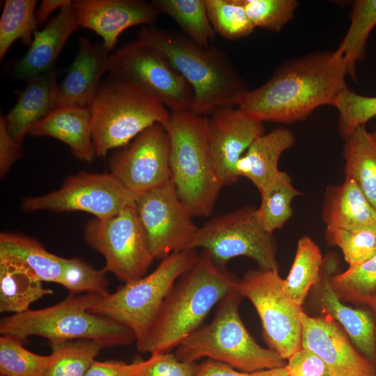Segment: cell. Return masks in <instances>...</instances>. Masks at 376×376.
<instances>
[{
    "label": "cell",
    "instance_id": "1",
    "mask_svg": "<svg viewBox=\"0 0 376 376\" xmlns=\"http://www.w3.org/2000/svg\"><path fill=\"white\" fill-rule=\"evenodd\" d=\"M347 68L335 51L318 52L281 66L264 84L248 90L236 107L261 121L292 123L315 109L331 105L347 88Z\"/></svg>",
    "mask_w": 376,
    "mask_h": 376
},
{
    "label": "cell",
    "instance_id": "2",
    "mask_svg": "<svg viewBox=\"0 0 376 376\" xmlns=\"http://www.w3.org/2000/svg\"><path fill=\"white\" fill-rule=\"evenodd\" d=\"M239 280L202 250L196 263L171 288L139 352L162 354L176 348Z\"/></svg>",
    "mask_w": 376,
    "mask_h": 376
},
{
    "label": "cell",
    "instance_id": "3",
    "mask_svg": "<svg viewBox=\"0 0 376 376\" xmlns=\"http://www.w3.org/2000/svg\"><path fill=\"white\" fill-rule=\"evenodd\" d=\"M137 38L159 49L188 82L194 113L206 116L219 107H236L249 90L226 54L217 47L200 46L187 36L154 25L142 26Z\"/></svg>",
    "mask_w": 376,
    "mask_h": 376
},
{
    "label": "cell",
    "instance_id": "4",
    "mask_svg": "<svg viewBox=\"0 0 376 376\" xmlns=\"http://www.w3.org/2000/svg\"><path fill=\"white\" fill-rule=\"evenodd\" d=\"M163 126L169 138L171 180L180 199L193 217L210 215L224 185L212 155L208 118L171 111Z\"/></svg>",
    "mask_w": 376,
    "mask_h": 376
},
{
    "label": "cell",
    "instance_id": "5",
    "mask_svg": "<svg viewBox=\"0 0 376 376\" xmlns=\"http://www.w3.org/2000/svg\"><path fill=\"white\" fill-rule=\"evenodd\" d=\"M92 293L70 295L41 309L3 317L0 334L22 342L30 336H40L49 342L91 339L104 347L128 345L136 341L127 327L105 316L90 311L102 299Z\"/></svg>",
    "mask_w": 376,
    "mask_h": 376
},
{
    "label": "cell",
    "instance_id": "6",
    "mask_svg": "<svg viewBox=\"0 0 376 376\" xmlns=\"http://www.w3.org/2000/svg\"><path fill=\"white\" fill-rule=\"evenodd\" d=\"M243 298L237 286L231 290L218 304L211 322L187 337L176 347L175 357L186 362L206 357L247 373L286 366L278 353L260 346L246 329L239 310Z\"/></svg>",
    "mask_w": 376,
    "mask_h": 376
},
{
    "label": "cell",
    "instance_id": "7",
    "mask_svg": "<svg viewBox=\"0 0 376 376\" xmlns=\"http://www.w3.org/2000/svg\"><path fill=\"white\" fill-rule=\"evenodd\" d=\"M89 108L92 139L98 157L125 146L155 124L164 125L171 113L140 85L111 74L102 79Z\"/></svg>",
    "mask_w": 376,
    "mask_h": 376
},
{
    "label": "cell",
    "instance_id": "8",
    "mask_svg": "<svg viewBox=\"0 0 376 376\" xmlns=\"http://www.w3.org/2000/svg\"><path fill=\"white\" fill-rule=\"evenodd\" d=\"M196 249H183L162 259L148 275L120 285L102 297L91 312L130 329L137 349L143 343L159 310L176 281L197 261Z\"/></svg>",
    "mask_w": 376,
    "mask_h": 376
},
{
    "label": "cell",
    "instance_id": "9",
    "mask_svg": "<svg viewBox=\"0 0 376 376\" xmlns=\"http://www.w3.org/2000/svg\"><path fill=\"white\" fill-rule=\"evenodd\" d=\"M256 210L247 205L210 219L198 227L185 249H201L221 267L232 258L244 256L260 269L279 271L273 234L260 226Z\"/></svg>",
    "mask_w": 376,
    "mask_h": 376
},
{
    "label": "cell",
    "instance_id": "10",
    "mask_svg": "<svg viewBox=\"0 0 376 376\" xmlns=\"http://www.w3.org/2000/svg\"><path fill=\"white\" fill-rule=\"evenodd\" d=\"M84 238L105 259L102 270L126 283L144 276L155 258L139 219L135 202L111 217L89 220Z\"/></svg>",
    "mask_w": 376,
    "mask_h": 376
},
{
    "label": "cell",
    "instance_id": "11",
    "mask_svg": "<svg viewBox=\"0 0 376 376\" xmlns=\"http://www.w3.org/2000/svg\"><path fill=\"white\" fill-rule=\"evenodd\" d=\"M278 270H249L237 285L260 319L269 348L288 360L301 348V306L285 293Z\"/></svg>",
    "mask_w": 376,
    "mask_h": 376
},
{
    "label": "cell",
    "instance_id": "12",
    "mask_svg": "<svg viewBox=\"0 0 376 376\" xmlns=\"http://www.w3.org/2000/svg\"><path fill=\"white\" fill-rule=\"evenodd\" d=\"M108 72L138 84L171 111L191 110L190 85L159 49L141 39L109 54Z\"/></svg>",
    "mask_w": 376,
    "mask_h": 376
},
{
    "label": "cell",
    "instance_id": "13",
    "mask_svg": "<svg viewBox=\"0 0 376 376\" xmlns=\"http://www.w3.org/2000/svg\"><path fill=\"white\" fill-rule=\"evenodd\" d=\"M135 201L136 197L111 173L80 171L66 178L57 190L24 199L22 208L28 212L82 211L104 219Z\"/></svg>",
    "mask_w": 376,
    "mask_h": 376
},
{
    "label": "cell",
    "instance_id": "14",
    "mask_svg": "<svg viewBox=\"0 0 376 376\" xmlns=\"http://www.w3.org/2000/svg\"><path fill=\"white\" fill-rule=\"evenodd\" d=\"M135 207L155 260L185 249L198 228L171 180L136 197Z\"/></svg>",
    "mask_w": 376,
    "mask_h": 376
},
{
    "label": "cell",
    "instance_id": "15",
    "mask_svg": "<svg viewBox=\"0 0 376 376\" xmlns=\"http://www.w3.org/2000/svg\"><path fill=\"white\" fill-rule=\"evenodd\" d=\"M170 143L161 124H155L109 159L110 173L136 198L171 180Z\"/></svg>",
    "mask_w": 376,
    "mask_h": 376
},
{
    "label": "cell",
    "instance_id": "16",
    "mask_svg": "<svg viewBox=\"0 0 376 376\" xmlns=\"http://www.w3.org/2000/svg\"><path fill=\"white\" fill-rule=\"evenodd\" d=\"M209 119L212 155L224 186L240 178L236 166L253 142L265 134L264 122L237 107L215 109Z\"/></svg>",
    "mask_w": 376,
    "mask_h": 376
},
{
    "label": "cell",
    "instance_id": "17",
    "mask_svg": "<svg viewBox=\"0 0 376 376\" xmlns=\"http://www.w3.org/2000/svg\"><path fill=\"white\" fill-rule=\"evenodd\" d=\"M301 348L318 355L334 376H376V367L331 318L301 314Z\"/></svg>",
    "mask_w": 376,
    "mask_h": 376
},
{
    "label": "cell",
    "instance_id": "18",
    "mask_svg": "<svg viewBox=\"0 0 376 376\" xmlns=\"http://www.w3.org/2000/svg\"><path fill=\"white\" fill-rule=\"evenodd\" d=\"M72 6L79 26L99 35L109 52L125 30L152 26L160 13L152 2L143 0H74Z\"/></svg>",
    "mask_w": 376,
    "mask_h": 376
},
{
    "label": "cell",
    "instance_id": "19",
    "mask_svg": "<svg viewBox=\"0 0 376 376\" xmlns=\"http://www.w3.org/2000/svg\"><path fill=\"white\" fill-rule=\"evenodd\" d=\"M338 260L334 253L327 255L318 281L312 288L313 300L321 312L338 322L359 351L376 367V323L372 312L346 306L330 285Z\"/></svg>",
    "mask_w": 376,
    "mask_h": 376
},
{
    "label": "cell",
    "instance_id": "20",
    "mask_svg": "<svg viewBox=\"0 0 376 376\" xmlns=\"http://www.w3.org/2000/svg\"><path fill=\"white\" fill-rule=\"evenodd\" d=\"M109 52L102 43L79 38L77 55L58 86L56 107H89L103 76L108 72Z\"/></svg>",
    "mask_w": 376,
    "mask_h": 376
},
{
    "label": "cell",
    "instance_id": "21",
    "mask_svg": "<svg viewBox=\"0 0 376 376\" xmlns=\"http://www.w3.org/2000/svg\"><path fill=\"white\" fill-rule=\"evenodd\" d=\"M72 2L59 10L41 31H36L29 48L13 68L12 75L29 81L54 69L56 61L71 35L79 27Z\"/></svg>",
    "mask_w": 376,
    "mask_h": 376
},
{
    "label": "cell",
    "instance_id": "22",
    "mask_svg": "<svg viewBox=\"0 0 376 376\" xmlns=\"http://www.w3.org/2000/svg\"><path fill=\"white\" fill-rule=\"evenodd\" d=\"M322 219L326 228L376 232V209L350 178L326 188Z\"/></svg>",
    "mask_w": 376,
    "mask_h": 376
},
{
    "label": "cell",
    "instance_id": "23",
    "mask_svg": "<svg viewBox=\"0 0 376 376\" xmlns=\"http://www.w3.org/2000/svg\"><path fill=\"white\" fill-rule=\"evenodd\" d=\"M35 136H49L66 144L78 160L94 159L92 120L89 107L69 106L54 109L30 130Z\"/></svg>",
    "mask_w": 376,
    "mask_h": 376
},
{
    "label": "cell",
    "instance_id": "24",
    "mask_svg": "<svg viewBox=\"0 0 376 376\" xmlns=\"http://www.w3.org/2000/svg\"><path fill=\"white\" fill-rule=\"evenodd\" d=\"M58 84L55 70L27 81L15 106L3 116L11 137L22 143L31 128L56 107Z\"/></svg>",
    "mask_w": 376,
    "mask_h": 376
},
{
    "label": "cell",
    "instance_id": "25",
    "mask_svg": "<svg viewBox=\"0 0 376 376\" xmlns=\"http://www.w3.org/2000/svg\"><path fill=\"white\" fill-rule=\"evenodd\" d=\"M294 134L279 127L257 138L238 161L237 174L246 178L258 189L264 190L280 170L279 161L283 152L295 143Z\"/></svg>",
    "mask_w": 376,
    "mask_h": 376
},
{
    "label": "cell",
    "instance_id": "26",
    "mask_svg": "<svg viewBox=\"0 0 376 376\" xmlns=\"http://www.w3.org/2000/svg\"><path fill=\"white\" fill-rule=\"evenodd\" d=\"M63 258L49 252L37 240L11 233L0 234V262L22 268L42 282L58 283Z\"/></svg>",
    "mask_w": 376,
    "mask_h": 376
},
{
    "label": "cell",
    "instance_id": "27",
    "mask_svg": "<svg viewBox=\"0 0 376 376\" xmlns=\"http://www.w3.org/2000/svg\"><path fill=\"white\" fill-rule=\"evenodd\" d=\"M343 155L345 178L354 180L376 209V139L366 126L345 139Z\"/></svg>",
    "mask_w": 376,
    "mask_h": 376
},
{
    "label": "cell",
    "instance_id": "28",
    "mask_svg": "<svg viewBox=\"0 0 376 376\" xmlns=\"http://www.w3.org/2000/svg\"><path fill=\"white\" fill-rule=\"evenodd\" d=\"M54 291L45 288L42 281L27 271L0 262V312L19 314Z\"/></svg>",
    "mask_w": 376,
    "mask_h": 376
},
{
    "label": "cell",
    "instance_id": "29",
    "mask_svg": "<svg viewBox=\"0 0 376 376\" xmlns=\"http://www.w3.org/2000/svg\"><path fill=\"white\" fill-rule=\"evenodd\" d=\"M323 260L320 247L310 237L299 238L291 269L283 283L284 291L295 304L301 306L318 281Z\"/></svg>",
    "mask_w": 376,
    "mask_h": 376
},
{
    "label": "cell",
    "instance_id": "30",
    "mask_svg": "<svg viewBox=\"0 0 376 376\" xmlns=\"http://www.w3.org/2000/svg\"><path fill=\"white\" fill-rule=\"evenodd\" d=\"M261 201L256 217L263 228L269 233L283 228L292 215V201L301 193L292 182L285 171H280L261 192Z\"/></svg>",
    "mask_w": 376,
    "mask_h": 376
},
{
    "label": "cell",
    "instance_id": "31",
    "mask_svg": "<svg viewBox=\"0 0 376 376\" xmlns=\"http://www.w3.org/2000/svg\"><path fill=\"white\" fill-rule=\"evenodd\" d=\"M376 26V0L354 3L349 29L335 52L345 62L348 75L356 79V63L366 57L367 40Z\"/></svg>",
    "mask_w": 376,
    "mask_h": 376
},
{
    "label": "cell",
    "instance_id": "32",
    "mask_svg": "<svg viewBox=\"0 0 376 376\" xmlns=\"http://www.w3.org/2000/svg\"><path fill=\"white\" fill-rule=\"evenodd\" d=\"M160 13L171 17L187 37L204 47H211L216 32L208 18L205 0H153Z\"/></svg>",
    "mask_w": 376,
    "mask_h": 376
},
{
    "label": "cell",
    "instance_id": "33",
    "mask_svg": "<svg viewBox=\"0 0 376 376\" xmlns=\"http://www.w3.org/2000/svg\"><path fill=\"white\" fill-rule=\"evenodd\" d=\"M330 285L343 302L366 305L376 303V255L370 260L330 277Z\"/></svg>",
    "mask_w": 376,
    "mask_h": 376
},
{
    "label": "cell",
    "instance_id": "34",
    "mask_svg": "<svg viewBox=\"0 0 376 376\" xmlns=\"http://www.w3.org/2000/svg\"><path fill=\"white\" fill-rule=\"evenodd\" d=\"M36 0H6L0 19V60L17 40L30 45L38 25Z\"/></svg>",
    "mask_w": 376,
    "mask_h": 376
},
{
    "label": "cell",
    "instance_id": "35",
    "mask_svg": "<svg viewBox=\"0 0 376 376\" xmlns=\"http://www.w3.org/2000/svg\"><path fill=\"white\" fill-rule=\"evenodd\" d=\"M53 361L47 376H84L104 346L91 339L49 342Z\"/></svg>",
    "mask_w": 376,
    "mask_h": 376
},
{
    "label": "cell",
    "instance_id": "36",
    "mask_svg": "<svg viewBox=\"0 0 376 376\" xmlns=\"http://www.w3.org/2000/svg\"><path fill=\"white\" fill-rule=\"evenodd\" d=\"M23 342L8 335L0 337V375L2 376H47L53 361L47 356L35 354Z\"/></svg>",
    "mask_w": 376,
    "mask_h": 376
},
{
    "label": "cell",
    "instance_id": "37",
    "mask_svg": "<svg viewBox=\"0 0 376 376\" xmlns=\"http://www.w3.org/2000/svg\"><path fill=\"white\" fill-rule=\"evenodd\" d=\"M208 18L214 31L234 40L251 34L255 28L240 0H205Z\"/></svg>",
    "mask_w": 376,
    "mask_h": 376
},
{
    "label": "cell",
    "instance_id": "38",
    "mask_svg": "<svg viewBox=\"0 0 376 376\" xmlns=\"http://www.w3.org/2000/svg\"><path fill=\"white\" fill-rule=\"evenodd\" d=\"M102 269H94L79 258H63L62 272L58 284L63 286L70 295L92 293L105 297L109 280Z\"/></svg>",
    "mask_w": 376,
    "mask_h": 376
},
{
    "label": "cell",
    "instance_id": "39",
    "mask_svg": "<svg viewBox=\"0 0 376 376\" xmlns=\"http://www.w3.org/2000/svg\"><path fill=\"white\" fill-rule=\"evenodd\" d=\"M331 106L338 111V132L343 139L376 117V96L361 95L348 87L338 95Z\"/></svg>",
    "mask_w": 376,
    "mask_h": 376
},
{
    "label": "cell",
    "instance_id": "40",
    "mask_svg": "<svg viewBox=\"0 0 376 376\" xmlns=\"http://www.w3.org/2000/svg\"><path fill=\"white\" fill-rule=\"evenodd\" d=\"M324 235L329 244L340 249L349 266L359 265L376 255L375 231L326 228Z\"/></svg>",
    "mask_w": 376,
    "mask_h": 376
},
{
    "label": "cell",
    "instance_id": "41",
    "mask_svg": "<svg viewBox=\"0 0 376 376\" xmlns=\"http://www.w3.org/2000/svg\"><path fill=\"white\" fill-rule=\"evenodd\" d=\"M254 28L279 31L294 16L295 0H240Z\"/></svg>",
    "mask_w": 376,
    "mask_h": 376
},
{
    "label": "cell",
    "instance_id": "42",
    "mask_svg": "<svg viewBox=\"0 0 376 376\" xmlns=\"http://www.w3.org/2000/svg\"><path fill=\"white\" fill-rule=\"evenodd\" d=\"M196 366V362L180 361L171 352L153 354L133 376H194Z\"/></svg>",
    "mask_w": 376,
    "mask_h": 376
},
{
    "label": "cell",
    "instance_id": "43",
    "mask_svg": "<svg viewBox=\"0 0 376 376\" xmlns=\"http://www.w3.org/2000/svg\"><path fill=\"white\" fill-rule=\"evenodd\" d=\"M288 361L289 376H334L326 363L307 349L301 348Z\"/></svg>",
    "mask_w": 376,
    "mask_h": 376
},
{
    "label": "cell",
    "instance_id": "44",
    "mask_svg": "<svg viewBox=\"0 0 376 376\" xmlns=\"http://www.w3.org/2000/svg\"><path fill=\"white\" fill-rule=\"evenodd\" d=\"M147 360L136 358L128 363L121 361L95 360L84 376H133L147 363Z\"/></svg>",
    "mask_w": 376,
    "mask_h": 376
},
{
    "label": "cell",
    "instance_id": "45",
    "mask_svg": "<svg viewBox=\"0 0 376 376\" xmlns=\"http://www.w3.org/2000/svg\"><path fill=\"white\" fill-rule=\"evenodd\" d=\"M22 143L16 141L9 134L3 116H0V177L4 178L11 166L22 155Z\"/></svg>",
    "mask_w": 376,
    "mask_h": 376
},
{
    "label": "cell",
    "instance_id": "46",
    "mask_svg": "<svg viewBox=\"0 0 376 376\" xmlns=\"http://www.w3.org/2000/svg\"><path fill=\"white\" fill-rule=\"evenodd\" d=\"M194 376H250V373L236 370L221 361L207 359L197 363Z\"/></svg>",
    "mask_w": 376,
    "mask_h": 376
},
{
    "label": "cell",
    "instance_id": "47",
    "mask_svg": "<svg viewBox=\"0 0 376 376\" xmlns=\"http://www.w3.org/2000/svg\"><path fill=\"white\" fill-rule=\"evenodd\" d=\"M70 0H43L36 10V18L38 24H44L49 15L56 10L70 3Z\"/></svg>",
    "mask_w": 376,
    "mask_h": 376
},
{
    "label": "cell",
    "instance_id": "48",
    "mask_svg": "<svg viewBox=\"0 0 376 376\" xmlns=\"http://www.w3.org/2000/svg\"><path fill=\"white\" fill-rule=\"evenodd\" d=\"M250 376H289L286 366L262 370L250 373Z\"/></svg>",
    "mask_w": 376,
    "mask_h": 376
},
{
    "label": "cell",
    "instance_id": "49",
    "mask_svg": "<svg viewBox=\"0 0 376 376\" xmlns=\"http://www.w3.org/2000/svg\"><path fill=\"white\" fill-rule=\"evenodd\" d=\"M370 309L372 310L376 323V303L370 308Z\"/></svg>",
    "mask_w": 376,
    "mask_h": 376
},
{
    "label": "cell",
    "instance_id": "50",
    "mask_svg": "<svg viewBox=\"0 0 376 376\" xmlns=\"http://www.w3.org/2000/svg\"><path fill=\"white\" fill-rule=\"evenodd\" d=\"M372 135L373 136V137L376 139V127L375 128V130L371 132Z\"/></svg>",
    "mask_w": 376,
    "mask_h": 376
},
{
    "label": "cell",
    "instance_id": "51",
    "mask_svg": "<svg viewBox=\"0 0 376 376\" xmlns=\"http://www.w3.org/2000/svg\"><path fill=\"white\" fill-rule=\"evenodd\" d=\"M0 376H2V375H0Z\"/></svg>",
    "mask_w": 376,
    "mask_h": 376
}]
</instances>
